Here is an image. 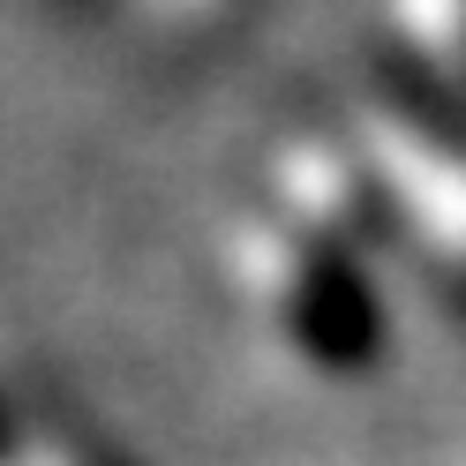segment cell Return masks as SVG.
I'll list each match as a JSON object with an SVG mask.
<instances>
[{"mask_svg":"<svg viewBox=\"0 0 466 466\" xmlns=\"http://www.w3.org/2000/svg\"><path fill=\"white\" fill-rule=\"evenodd\" d=\"M233 264L256 316L271 324V339L316 376H361L384 354V309L369 286L361 241L316 233L301 218H286L279 203H264L256 218H241Z\"/></svg>","mask_w":466,"mask_h":466,"instance_id":"obj_1","label":"cell"},{"mask_svg":"<svg viewBox=\"0 0 466 466\" xmlns=\"http://www.w3.org/2000/svg\"><path fill=\"white\" fill-rule=\"evenodd\" d=\"M376 181H384V211L421 241L436 271L466 279V143L406 128V113H384V128L369 136Z\"/></svg>","mask_w":466,"mask_h":466,"instance_id":"obj_2","label":"cell"},{"mask_svg":"<svg viewBox=\"0 0 466 466\" xmlns=\"http://www.w3.org/2000/svg\"><path fill=\"white\" fill-rule=\"evenodd\" d=\"M391 31L436 91H466V0H391Z\"/></svg>","mask_w":466,"mask_h":466,"instance_id":"obj_3","label":"cell"},{"mask_svg":"<svg viewBox=\"0 0 466 466\" xmlns=\"http://www.w3.org/2000/svg\"><path fill=\"white\" fill-rule=\"evenodd\" d=\"M166 31H181V38H211V31H226L233 15H241V0H143Z\"/></svg>","mask_w":466,"mask_h":466,"instance_id":"obj_4","label":"cell"}]
</instances>
